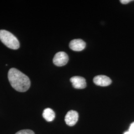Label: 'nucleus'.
I'll use <instances>...</instances> for the list:
<instances>
[{
	"mask_svg": "<svg viewBox=\"0 0 134 134\" xmlns=\"http://www.w3.org/2000/svg\"><path fill=\"white\" fill-rule=\"evenodd\" d=\"M15 134H35L34 131L30 130H23L19 131Z\"/></svg>",
	"mask_w": 134,
	"mask_h": 134,
	"instance_id": "1a4fd4ad",
	"label": "nucleus"
},
{
	"mask_svg": "<svg viewBox=\"0 0 134 134\" xmlns=\"http://www.w3.org/2000/svg\"><path fill=\"white\" fill-rule=\"evenodd\" d=\"M72 86L76 89H83L86 86V81L83 77L75 76L70 79Z\"/></svg>",
	"mask_w": 134,
	"mask_h": 134,
	"instance_id": "39448f33",
	"label": "nucleus"
},
{
	"mask_svg": "<svg viewBox=\"0 0 134 134\" xmlns=\"http://www.w3.org/2000/svg\"><path fill=\"white\" fill-rule=\"evenodd\" d=\"M43 117L47 121L51 122L55 118V113L52 109L47 108L43 111Z\"/></svg>",
	"mask_w": 134,
	"mask_h": 134,
	"instance_id": "6e6552de",
	"label": "nucleus"
},
{
	"mask_svg": "<svg viewBox=\"0 0 134 134\" xmlns=\"http://www.w3.org/2000/svg\"><path fill=\"white\" fill-rule=\"evenodd\" d=\"M129 131L132 134H134V122L132 123L130 126Z\"/></svg>",
	"mask_w": 134,
	"mask_h": 134,
	"instance_id": "9d476101",
	"label": "nucleus"
},
{
	"mask_svg": "<svg viewBox=\"0 0 134 134\" xmlns=\"http://www.w3.org/2000/svg\"><path fill=\"white\" fill-rule=\"evenodd\" d=\"M93 82L97 86H107L112 83V81L109 77L104 75H99L94 77Z\"/></svg>",
	"mask_w": 134,
	"mask_h": 134,
	"instance_id": "0eeeda50",
	"label": "nucleus"
},
{
	"mask_svg": "<svg viewBox=\"0 0 134 134\" xmlns=\"http://www.w3.org/2000/svg\"><path fill=\"white\" fill-rule=\"evenodd\" d=\"M8 79L12 86L19 92L26 91L30 86L29 77L16 69L12 68L8 72Z\"/></svg>",
	"mask_w": 134,
	"mask_h": 134,
	"instance_id": "f257e3e1",
	"label": "nucleus"
},
{
	"mask_svg": "<svg viewBox=\"0 0 134 134\" xmlns=\"http://www.w3.org/2000/svg\"><path fill=\"white\" fill-rule=\"evenodd\" d=\"M86 46V43L81 39H74L69 44L70 48L75 51H81L85 48Z\"/></svg>",
	"mask_w": 134,
	"mask_h": 134,
	"instance_id": "423d86ee",
	"label": "nucleus"
},
{
	"mask_svg": "<svg viewBox=\"0 0 134 134\" xmlns=\"http://www.w3.org/2000/svg\"><path fill=\"white\" fill-rule=\"evenodd\" d=\"M69 61V57L67 53L64 52H59L56 53L53 58L54 65L58 67H62L66 65Z\"/></svg>",
	"mask_w": 134,
	"mask_h": 134,
	"instance_id": "7ed1b4c3",
	"label": "nucleus"
},
{
	"mask_svg": "<svg viewBox=\"0 0 134 134\" xmlns=\"http://www.w3.org/2000/svg\"><path fill=\"white\" fill-rule=\"evenodd\" d=\"M0 40L8 48L16 50L20 47L19 40L9 31L0 30Z\"/></svg>",
	"mask_w": 134,
	"mask_h": 134,
	"instance_id": "f03ea898",
	"label": "nucleus"
},
{
	"mask_svg": "<svg viewBox=\"0 0 134 134\" xmlns=\"http://www.w3.org/2000/svg\"><path fill=\"white\" fill-rule=\"evenodd\" d=\"M124 134H132L129 131H127V132H125Z\"/></svg>",
	"mask_w": 134,
	"mask_h": 134,
	"instance_id": "f8f14e48",
	"label": "nucleus"
},
{
	"mask_svg": "<svg viewBox=\"0 0 134 134\" xmlns=\"http://www.w3.org/2000/svg\"><path fill=\"white\" fill-rule=\"evenodd\" d=\"M79 119V114L77 111L70 110L67 113L65 120L66 123L69 126H73L77 123Z\"/></svg>",
	"mask_w": 134,
	"mask_h": 134,
	"instance_id": "20e7f679",
	"label": "nucleus"
},
{
	"mask_svg": "<svg viewBox=\"0 0 134 134\" xmlns=\"http://www.w3.org/2000/svg\"><path fill=\"white\" fill-rule=\"evenodd\" d=\"M133 1L132 0H121L120 2H121V3H122V4H127L128 3H130L131 2H132Z\"/></svg>",
	"mask_w": 134,
	"mask_h": 134,
	"instance_id": "9b49d317",
	"label": "nucleus"
}]
</instances>
